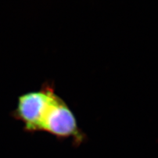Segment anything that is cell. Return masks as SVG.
Masks as SVG:
<instances>
[{"mask_svg":"<svg viewBox=\"0 0 158 158\" xmlns=\"http://www.w3.org/2000/svg\"><path fill=\"white\" fill-rule=\"evenodd\" d=\"M56 95L49 89L31 92L20 97L17 116L28 131H40L42 121Z\"/></svg>","mask_w":158,"mask_h":158,"instance_id":"6da1fadb","label":"cell"},{"mask_svg":"<svg viewBox=\"0 0 158 158\" xmlns=\"http://www.w3.org/2000/svg\"><path fill=\"white\" fill-rule=\"evenodd\" d=\"M77 128L76 120L72 112L56 96L43 118L40 131L59 137H68L75 135Z\"/></svg>","mask_w":158,"mask_h":158,"instance_id":"7a4b0ae2","label":"cell"}]
</instances>
